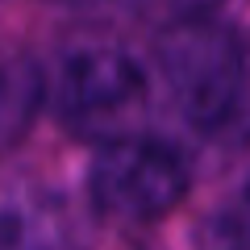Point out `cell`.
Segmentation results:
<instances>
[{"label": "cell", "mask_w": 250, "mask_h": 250, "mask_svg": "<svg viewBox=\"0 0 250 250\" xmlns=\"http://www.w3.org/2000/svg\"><path fill=\"white\" fill-rule=\"evenodd\" d=\"M67 4H92V0H67Z\"/></svg>", "instance_id": "8"}, {"label": "cell", "mask_w": 250, "mask_h": 250, "mask_svg": "<svg viewBox=\"0 0 250 250\" xmlns=\"http://www.w3.org/2000/svg\"><path fill=\"white\" fill-rule=\"evenodd\" d=\"M159 71L179 117L200 134L250 125V59L242 38L221 21L163 29Z\"/></svg>", "instance_id": "1"}, {"label": "cell", "mask_w": 250, "mask_h": 250, "mask_svg": "<svg viewBox=\"0 0 250 250\" xmlns=\"http://www.w3.org/2000/svg\"><path fill=\"white\" fill-rule=\"evenodd\" d=\"M0 250H59V225L29 205L0 208Z\"/></svg>", "instance_id": "6"}, {"label": "cell", "mask_w": 250, "mask_h": 250, "mask_svg": "<svg viewBox=\"0 0 250 250\" xmlns=\"http://www.w3.org/2000/svg\"><path fill=\"white\" fill-rule=\"evenodd\" d=\"M150 100V80L125 50L113 46H88L71 50L59 67L54 104L71 129L100 138V146L113 138H129V125Z\"/></svg>", "instance_id": "3"}, {"label": "cell", "mask_w": 250, "mask_h": 250, "mask_svg": "<svg viewBox=\"0 0 250 250\" xmlns=\"http://www.w3.org/2000/svg\"><path fill=\"white\" fill-rule=\"evenodd\" d=\"M192 171L175 146L159 138H113L96 150L88 167V200L96 213L125 225H142L167 217L188 196Z\"/></svg>", "instance_id": "2"}, {"label": "cell", "mask_w": 250, "mask_h": 250, "mask_svg": "<svg viewBox=\"0 0 250 250\" xmlns=\"http://www.w3.org/2000/svg\"><path fill=\"white\" fill-rule=\"evenodd\" d=\"M192 242L196 250H250V175L196 221Z\"/></svg>", "instance_id": "5"}, {"label": "cell", "mask_w": 250, "mask_h": 250, "mask_svg": "<svg viewBox=\"0 0 250 250\" xmlns=\"http://www.w3.org/2000/svg\"><path fill=\"white\" fill-rule=\"evenodd\" d=\"M46 96V80L21 50L0 46V150L17 146L29 134Z\"/></svg>", "instance_id": "4"}, {"label": "cell", "mask_w": 250, "mask_h": 250, "mask_svg": "<svg viewBox=\"0 0 250 250\" xmlns=\"http://www.w3.org/2000/svg\"><path fill=\"white\" fill-rule=\"evenodd\" d=\"M221 0H134V9L146 21L163 29H179V25H196V21H213Z\"/></svg>", "instance_id": "7"}]
</instances>
